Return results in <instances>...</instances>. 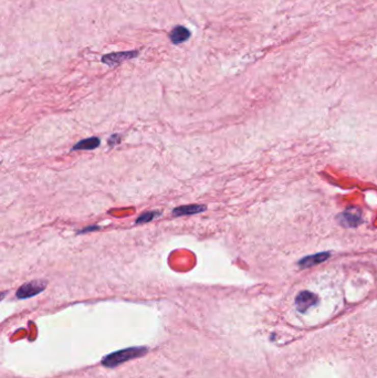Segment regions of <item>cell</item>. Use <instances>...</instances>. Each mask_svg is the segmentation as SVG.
I'll return each mask as SVG.
<instances>
[{
  "instance_id": "cell-1",
  "label": "cell",
  "mask_w": 377,
  "mask_h": 378,
  "mask_svg": "<svg viewBox=\"0 0 377 378\" xmlns=\"http://www.w3.org/2000/svg\"><path fill=\"white\" fill-rule=\"evenodd\" d=\"M45 286H47V281H44V280H36V281H31L21 285L18 289L16 294L18 299L31 298L42 292L45 289Z\"/></svg>"
},
{
  "instance_id": "cell-10",
  "label": "cell",
  "mask_w": 377,
  "mask_h": 378,
  "mask_svg": "<svg viewBox=\"0 0 377 378\" xmlns=\"http://www.w3.org/2000/svg\"><path fill=\"white\" fill-rule=\"evenodd\" d=\"M120 142H121V136L120 135H112L111 138L109 139V144H110V146H113V145L119 144Z\"/></svg>"
},
{
  "instance_id": "cell-3",
  "label": "cell",
  "mask_w": 377,
  "mask_h": 378,
  "mask_svg": "<svg viewBox=\"0 0 377 378\" xmlns=\"http://www.w3.org/2000/svg\"><path fill=\"white\" fill-rule=\"evenodd\" d=\"M318 299L317 296L310 291H302L299 293L295 298V305L299 312L304 313L308 311L311 306H313L317 303Z\"/></svg>"
},
{
  "instance_id": "cell-7",
  "label": "cell",
  "mask_w": 377,
  "mask_h": 378,
  "mask_svg": "<svg viewBox=\"0 0 377 378\" xmlns=\"http://www.w3.org/2000/svg\"><path fill=\"white\" fill-rule=\"evenodd\" d=\"M101 140L99 138H90V139H84L80 142H77L76 144L72 147V151H92L100 146Z\"/></svg>"
},
{
  "instance_id": "cell-11",
  "label": "cell",
  "mask_w": 377,
  "mask_h": 378,
  "mask_svg": "<svg viewBox=\"0 0 377 378\" xmlns=\"http://www.w3.org/2000/svg\"><path fill=\"white\" fill-rule=\"evenodd\" d=\"M99 229H100V227L94 225V226L86 227V228H84V229H82L80 231H77V232H79V233H86V232H90V231H93V230H99Z\"/></svg>"
},
{
  "instance_id": "cell-6",
  "label": "cell",
  "mask_w": 377,
  "mask_h": 378,
  "mask_svg": "<svg viewBox=\"0 0 377 378\" xmlns=\"http://www.w3.org/2000/svg\"><path fill=\"white\" fill-rule=\"evenodd\" d=\"M138 56V52H121V53H112L103 57V62L107 63L109 66H114V64H118L122 61L126 60V59H131Z\"/></svg>"
},
{
  "instance_id": "cell-4",
  "label": "cell",
  "mask_w": 377,
  "mask_h": 378,
  "mask_svg": "<svg viewBox=\"0 0 377 378\" xmlns=\"http://www.w3.org/2000/svg\"><path fill=\"white\" fill-rule=\"evenodd\" d=\"M207 209L205 205H198V204H193V205H186V206H179L174 208L172 210L173 217H183V216H191V214H196L200 213Z\"/></svg>"
},
{
  "instance_id": "cell-9",
  "label": "cell",
  "mask_w": 377,
  "mask_h": 378,
  "mask_svg": "<svg viewBox=\"0 0 377 378\" xmlns=\"http://www.w3.org/2000/svg\"><path fill=\"white\" fill-rule=\"evenodd\" d=\"M161 214V211L159 210H149V211H145L141 213L140 216L138 217V219L135 220V224L136 225H143V224H147L149 223V221L154 220L155 218L159 217Z\"/></svg>"
},
{
  "instance_id": "cell-8",
  "label": "cell",
  "mask_w": 377,
  "mask_h": 378,
  "mask_svg": "<svg viewBox=\"0 0 377 378\" xmlns=\"http://www.w3.org/2000/svg\"><path fill=\"white\" fill-rule=\"evenodd\" d=\"M190 37H191V32L188 31L186 28L180 27V25H179V27L175 28L171 32V40L175 44H178V43L186 41Z\"/></svg>"
},
{
  "instance_id": "cell-2",
  "label": "cell",
  "mask_w": 377,
  "mask_h": 378,
  "mask_svg": "<svg viewBox=\"0 0 377 378\" xmlns=\"http://www.w3.org/2000/svg\"><path fill=\"white\" fill-rule=\"evenodd\" d=\"M337 221H339L342 226L347 228L357 227L363 221L361 210L357 209V208H349V209L345 210L337 216Z\"/></svg>"
},
{
  "instance_id": "cell-5",
  "label": "cell",
  "mask_w": 377,
  "mask_h": 378,
  "mask_svg": "<svg viewBox=\"0 0 377 378\" xmlns=\"http://www.w3.org/2000/svg\"><path fill=\"white\" fill-rule=\"evenodd\" d=\"M331 253L330 252H320V253H316V255H313V256H309V257H305L303 259H301L300 261H299V266L302 269H305V268H310V266H313V265H316L318 263H322L324 261H327V260L330 258Z\"/></svg>"
}]
</instances>
